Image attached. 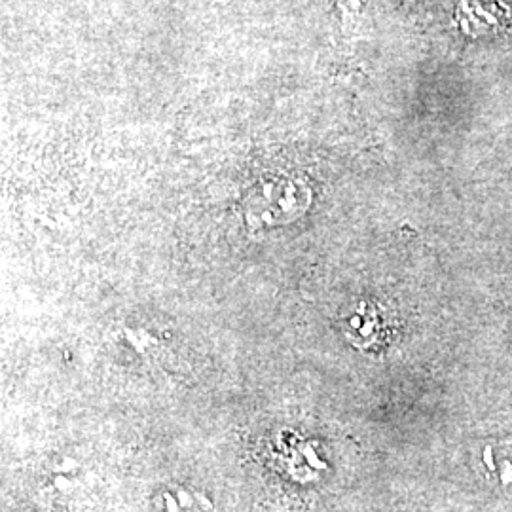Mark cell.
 <instances>
[{"label":"cell","mask_w":512,"mask_h":512,"mask_svg":"<svg viewBox=\"0 0 512 512\" xmlns=\"http://www.w3.org/2000/svg\"><path fill=\"white\" fill-rule=\"evenodd\" d=\"M382 315L374 308H368V304H361L359 311L355 313V317H351L349 325L351 329L355 330L359 336L355 340V346L359 348H370L378 342V334H380V327H382Z\"/></svg>","instance_id":"obj_2"},{"label":"cell","mask_w":512,"mask_h":512,"mask_svg":"<svg viewBox=\"0 0 512 512\" xmlns=\"http://www.w3.org/2000/svg\"><path fill=\"white\" fill-rule=\"evenodd\" d=\"M482 465L488 476L503 490H512V444L494 442L482 448Z\"/></svg>","instance_id":"obj_1"}]
</instances>
